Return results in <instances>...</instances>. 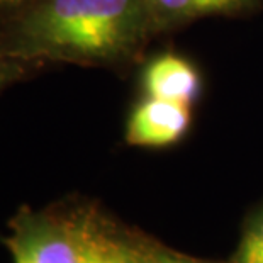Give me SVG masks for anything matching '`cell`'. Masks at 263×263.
Instances as JSON below:
<instances>
[{
    "label": "cell",
    "mask_w": 263,
    "mask_h": 263,
    "mask_svg": "<svg viewBox=\"0 0 263 263\" xmlns=\"http://www.w3.org/2000/svg\"><path fill=\"white\" fill-rule=\"evenodd\" d=\"M155 37L144 0H32L0 24V54L119 71Z\"/></svg>",
    "instance_id": "obj_1"
},
{
    "label": "cell",
    "mask_w": 263,
    "mask_h": 263,
    "mask_svg": "<svg viewBox=\"0 0 263 263\" xmlns=\"http://www.w3.org/2000/svg\"><path fill=\"white\" fill-rule=\"evenodd\" d=\"M95 205L61 204L34 211L21 207L2 243L14 263H87Z\"/></svg>",
    "instance_id": "obj_2"
},
{
    "label": "cell",
    "mask_w": 263,
    "mask_h": 263,
    "mask_svg": "<svg viewBox=\"0 0 263 263\" xmlns=\"http://www.w3.org/2000/svg\"><path fill=\"white\" fill-rule=\"evenodd\" d=\"M192 124V107L143 95L127 114L124 139L138 148H166L178 143Z\"/></svg>",
    "instance_id": "obj_3"
},
{
    "label": "cell",
    "mask_w": 263,
    "mask_h": 263,
    "mask_svg": "<svg viewBox=\"0 0 263 263\" xmlns=\"http://www.w3.org/2000/svg\"><path fill=\"white\" fill-rule=\"evenodd\" d=\"M155 36L207 17H245L263 9V0H144Z\"/></svg>",
    "instance_id": "obj_4"
},
{
    "label": "cell",
    "mask_w": 263,
    "mask_h": 263,
    "mask_svg": "<svg viewBox=\"0 0 263 263\" xmlns=\"http://www.w3.org/2000/svg\"><path fill=\"white\" fill-rule=\"evenodd\" d=\"M141 92L148 97L192 105L202 92V77L194 63L173 53L151 58L141 71Z\"/></svg>",
    "instance_id": "obj_5"
},
{
    "label": "cell",
    "mask_w": 263,
    "mask_h": 263,
    "mask_svg": "<svg viewBox=\"0 0 263 263\" xmlns=\"http://www.w3.org/2000/svg\"><path fill=\"white\" fill-rule=\"evenodd\" d=\"M87 263H143L138 239L117 228L97 207L92 216Z\"/></svg>",
    "instance_id": "obj_6"
},
{
    "label": "cell",
    "mask_w": 263,
    "mask_h": 263,
    "mask_svg": "<svg viewBox=\"0 0 263 263\" xmlns=\"http://www.w3.org/2000/svg\"><path fill=\"white\" fill-rule=\"evenodd\" d=\"M44 68H46V65L37 63V61L0 54V95L15 83L36 77Z\"/></svg>",
    "instance_id": "obj_7"
},
{
    "label": "cell",
    "mask_w": 263,
    "mask_h": 263,
    "mask_svg": "<svg viewBox=\"0 0 263 263\" xmlns=\"http://www.w3.org/2000/svg\"><path fill=\"white\" fill-rule=\"evenodd\" d=\"M236 263H263V209L246 228L239 243Z\"/></svg>",
    "instance_id": "obj_8"
},
{
    "label": "cell",
    "mask_w": 263,
    "mask_h": 263,
    "mask_svg": "<svg viewBox=\"0 0 263 263\" xmlns=\"http://www.w3.org/2000/svg\"><path fill=\"white\" fill-rule=\"evenodd\" d=\"M139 251H141L143 263H197L192 258H187L180 253L161 248L158 245L139 241Z\"/></svg>",
    "instance_id": "obj_9"
},
{
    "label": "cell",
    "mask_w": 263,
    "mask_h": 263,
    "mask_svg": "<svg viewBox=\"0 0 263 263\" xmlns=\"http://www.w3.org/2000/svg\"><path fill=\"white\" fill-rule=\"evenodd\" d=\"M31 2L32 0H0V24L14 17L15 14L21 12Z\"/></svg>",
    "instance_id": "obj_10"
}]
</instances>
